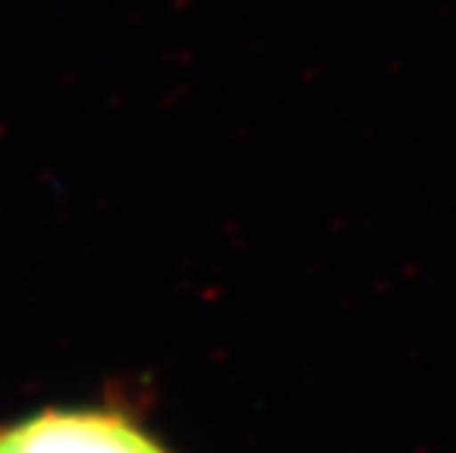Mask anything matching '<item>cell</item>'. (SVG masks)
<instances>
[{
    "label": "cell",
    "instance_id": "cell-1",
    "mask_svg": "<svg viewBox=\"0 0 456 453\" xmlns=\"http://www.w3.org/2000/svg\"><path fill=\"white\" fill-rule=\"evenodd\" d=\"M0 453H171L139 418L112 407L47 409L0 430Z\"/></svg>",
    "mask_w": 456,
    "mask_h": 453
}]
</instances>
